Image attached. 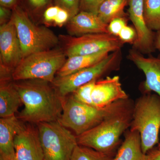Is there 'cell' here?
<instances>
[{
  "instance_id": "10",
  "label": "cell",
  "mask_w": 160,
  "mask_h": 160,
  "mask_svg": "<svg viewBox=\"0 0 160 160\" xmlns=\"http://www.w3.org/2000/svg\"><path fill=\"white\" fill-rule=\"evenodd\" d=\"M22 58L16 28L11 18L0 26V69L12 73Z\"/></svg>"
},
{
  "instance_id": "33",
  "label": "cell",
  "mask_w": 160,
  "mask_h": 160,
  "mask_svg": "<svg viewBox=\"0 0 160 160\" xmlns=\"http://www.w3.org/2000/svg\"><path fill=\"white\" fill-rule=\"evenodd\" d=\"M17 0H0L1 6L10 8L15 5Z\"/></svg>"
},
{
  "instance_id": "11",
  "label": "cell",
  "mask_w": 160,
  "mask_h": 160,
  "mask_svg": "<svg viewBox=\"0 0 160 160\" xmlns=\"http://www.w3.org/2000/svg\"><path fill=\"white\" fill-rule=\"evenodd\" d=\"M129 18L134 26L137 38L133 49L142 53H150L154 51L156 34L146 24L144 15L143 0H129Z\"/></svg>"
},
{
  "instance_id": "34",
  "label": "cell",
  "mask_w": 160,
  "mask_h": 160,
  "mask_svg": "<svg viewBox=\"0 0 160 160\" xmlns=\"http://www.w3.org/2000/svg\"><path fill=\"white\" fill-rule=\"evenodd\" d=\"M155 48L160 51V31L157 32L155 39Z\"/></svg>"
},
{
  "instance_id": "13",
  "label": "cell",
  "mask_w": 160,
  "mask_h": 160,
  "mask_svg": "<svg viewBox=\"0 0 160 160\" xmlns=\"http://www.w3.org/2000/svg\"><path fill=\"white\" fill-rule=\"evenodd\" d=\"M91 98L93 106L102 109L129 96L122 87L119 77L115 76L97 81Z\"/></svg>"
},
{
  "instance_id": "27",
  "label": "cell",
  "mask_w": 160,
  "mask_h": 160,
  "mask_svg": "<svg viewBox=\"0 0 160 160\" xmlns=\"http://www.w3.org/2000/svg\"><path fill=\"white\" fill-rule=\"evenodd\" d=\"M118 37L123 43H131L133 44L137 38L135 29L131 26H126L122 29Z\"/></svg>"
},
{
  "instance_id": "16",
  "label": "cell",
  "mask_w": 160,
  "mask_h": 160,
  "mask_svg": "<svg viewBox=\"0 0 160 160\" xmlns=\"http://www.w3.org/2000/svg\"><path fill=\"white\" fill-rule=\"evenodd\" d=\"M108 26L97 14L80 11L69 19L66 28L69 35L78 37L93 33H108Z\"/></svg>"
},
{
  "instance_id": "2",
  "label": "cell",
  "mask_w": 160,
  "mask_h": 160,
  "mask_svg": "<svg viewBox=\"0 0 160 160\" xmlns=\"http://www.w3.org/2000/svg\"><path fill=\"white\" fill-rule=\"evenodd\" d=\"M134 105L129 98L115 102L111 111L101 123L77 136L78 145L101 152H113L121 136L130 128Z\"/></svg>"
},
{
  "instance_id": "17",
  "label": "cell",
  "mask_w": 160,
  "mask_h": 160,
  "mask_svg": "<svg viewBox=\"0 0 160 160\" xmlns=\"http://www.w3.org/2000/svg\"><path fill=\"white\" fill-rule=\"evenodd\" d=\"M0 117L16 115L22 104L13 80H0Z\"/></svg>"
},
{
  "instance_id": "28",
  "label": "cell",
  "mask_w": 160,
  "mask_h": 160,
  "mask_svg": "<svg viewBox=\"0 0 160 160\" xmlns=\"http://www.w3.org/2000/svg\"><path fill=\"white\" fill-rule=\"evenodd\" d=\"M70 19V14L66 9L60 7L59 10L53 23L58 26H62L69 22Z\"/></svg>"
},
{
  "instance_id": "35",
  "label": "cell",
  "mask_w": 160,
  "mask_h": 160,
  "mask_svg": "<svg viewBox=\"0 0 160 160\" xmlns=\"http://www.w3.org/2000/svg\"><path fill=\"white\" fill-rule=\"evenodd\" d=\"M158 148L160 149V143H158Z\"/></svg>"
},
{
  "instance_id": "15",
  "label": "cell",
  "mask_w": 160,
  "mask_h": 160,
  "mask_svg": "<svg viewBox=\"0 0 160 160\" xmlns=\"http://www.w3.org/2000/svg\"><path fill=\"white\" fill-rule=\"evenodd\" d=\"M24 122L16 115L0 119V159L15 160V138L26 127Z\"/></svg>"
},
{
  "instance_id": "24",
  "label": "cell",
  "mask_w": 160,
  "mask_h": 160,
  "mask_svg": "<svg viewBox=\"0 0 160 160\" xmlns=\"http://www.w3.org/2000/svg\"><path fill=\"white\" fill-rule=\"evenodd\" d=\"M80 2L81 0H55L57 6L69 12L70 18L79 12Z\"/></svg>"
},
{
  "instance_id": "21",
  "label": "cell",
  "mask_w": 160,
  "mask_h": 160,
  "mask_svg": "<svg viewBox=\"0 0 160 160\" xmlns=\"http://www.w3.org/2000/svg\"><path fill=\"white\" fill-rule=\"evenodd\" d=\"M146 24L152 30L160 31V0H143Z\"/></svg>"
},
{
  "instance_id": "18",
  "label": "cell",
  "mask_w": 160,
  "mask_h": 160,
  "mask_svg": "<svg viewBox=\"0 0 160 160\" xmlns=\"http://www.w3.org/2000/svg\"><path fill=\"white\" fill-rule=\"evenodd\" d=\"M112 160H149L147 154L143 152L139 132L126 131L124 142Z\"/></svg>"
},
{
  "instance_id": "3",
  "label": "cell",
  "mask_w": 160,
  "mask_h": 160,
  "mask_svg": "<svg viewBox=\"0 0 160 160\" xmlns=\"http://www.w3.org/2000/svg\"><path fill=\"white\" fill-rule=\"evenodd\" d=\"M130 129L139 132L143 152L147 154L159 143L160 97L156 93L143 94L134 103Z\"/></svg>"
},
{
  "instance_id": "19",
  "label": "cell",
  "mask_w": 160,
  "mask_h": 160,
  "mask_svg": "<svg viewBox=\"0 0 160 160\" xmlns=\"http://www.w3.org/2000/svg\"><path fill=\"white\" fill-rule=\"evenodd\" d=\"M110 52L103 50L95 54L70 57L58 72L57 76H66L82 69L93 66L107 57Z\"/></svg>"
},
{
  "instance_id": "7",
  "label": "cell",
  "mask_w": 160,
  "mask_h": 160,
  "mask_svg": "<svg viewBox=\"0 0 160 160\" xmlns=\"http://www.w3.org/2000/svg\"><path fill=\"white\" fill-rule=\"evenodd\" d=\"M44 160H71L77 136L58 121L37 125Z\"/></svg>"
},
{
  "instance_id": "20",
  "label": "cell",
  "mask_w": 160,
  "mask_h": 160,
  "mask_svg": "<svg viewBox=\"0 0 160 160\" xmlns=\"http://www.w3.org/2000/svg\"><path fill=\"white\" fill-rule=\"evenodd\" d=\"M128 2L129 0H106L100 6L98 16L108 25L114 19L126 18L124 9Z\"/></svg>"
},
{
  "instance_id": "36",
  "label": "cell",
  "mask_w": 160,
  "mask_h": 160,
  "mask_svg": "<svg viewBox=\"0 0 160 160\" xmlns=\"http://www.w3.org/2000/svg\"><path fill=\"white\" fill-rule=\"evenodd\" d=\"M0 160H2V159H0Z\"/></svg>"
},
{
  "instance_id": "29",
  "label": "cell",
  "mask_w": 160,
  "mask_h": 160,
  "mask_svg": "<svg viewBox=\"0 0 160 160\" xmlns=\"http://www.w3.org/2000/svg\"><path fill=\"white\" fill-rule=\"evenodd\" d=\"M60 8L59 6H56L49 7L46 9L44 13L45 22L47 23L53 22Z\"/></svg>"
},
{
  "instance_id": "25",
  "label": "cell",
  "mask_w": 160,
  "mask_h": 160,
  "mask_svg": "<svg viewBox=\"0 0 160 160\" xmlns=\"http://www.w3.org/2000/svg\"><path fill=\"white\" fill-rule=\"evenodd\" d=\"M106 0H81L80 11H85L97 14L100 6Z\"/></svg>"
},
{
  "instance_id": "30",
  "label": "cell",
  "mask_w": 160,
  "mask_h": 160,
  "mask_svg": "<svg viewBox=\"0 0 160 160\" xmlns=\"http://www.w3.org/2000/svg\"><path fill=\"white\" fill-rule=\"evenodd\" d=\"M12 12L9 8L0 6V25H2L11 19Z\"/></svg>"
},
{
  "instance_id": "32",
  "label": "cell",
  "mask_w": 160,
  "mask_h": 160,
  "mask_svg": "<svg viewBox=\"0 0 160 160\" xmlns=\"http://www.w3.org/2000/svg\"><path fill=\"white\" fill-rule=\"evenodd\" d=\"M149 160H160V149H152L147 153Z\"/></svg>"
},
{
  "instance_id": "4",
  "label": "cell",
  "mask_w": 160,
  "mask_h": 160,
  "mask_svg": "<svg viewBox=\"0 0 160 160\" xmlns=\"http://www.w3.org/2000/svg\"><path fill=\"white\" fill-rule=\"evenodd\" d=\"M66 56L62 49L55 48L29 55L22 59L12 72V80L39 79L52 83L66 62Z\"/></svg>"
},
{
  "instance_id": "9",
  "label": "cell",
  "mask_w": 160,
  "mask_h": 160,
  "mask_svg": "<svg viewBox=\"0 0 160 160\" xmlns=\"http://www.w3.org/2000/svg\"><path fill=\"white\" fill-rule=\"evenodd\" d=\"M60 42L68 58L95 54L103 50L112 52L121 49L124 43L118 37L110 33H93L74 37L61 35Z\"/></svg>"
},
{
  "instance_id": "8",
  "label": "cell",
  "mask_w": 160,
  "mask_h": 160,
  "mask_svg": "<svg viewBox=\"0 0 160 160\" xmlns=\"http://www.w3.org/2000/svg\"><path fill=\"white\" fill-rule=\"evenodd\" d=\"M121 49L112 52L97 64L66 76L56 77L51 83L61 98L66 97L78 88L119 68Z\"/></svg>"
},
{
  "instance_id": "5",
  "label": "cell",
  "mask_w": 160,
  "mask_h": 160,
  "mask_svg": "<svg viewBox=\"0 0 160 160\" xmlns=\"http://www.w3.org/2000/svg\"><path fill=\"white\" fill-rule=\"evenodd\" d=\"M11 19L16 28L22 58L35 52L53 49L60 42L58 37L51 29L36 25L19 7L13 8Z\"/></svg>"
},
{
  "instance_id": "23",
  "label": "cell",
  "mask_w": 160,
  "mask_h": 160,
  "mask_svg": "<svg viewBox=\"0 0 160 160\" xmlns=\"http://www.w3.org/2000/svg\"><path fill=\"white\" fill-rule=\"evenodd\" d=\"M96 82L97 81H92L81 86L72 93V96L75 100L80 102L93 106L91 95Z\"/></svg>"
},
{
  "instance_id": "26",
  "label": "cell",
  "mask_w": 160,
  "mask_h": 160,
  "mask_svg": "<svg viewBox=\"0 0 160 160\" xmlns=\"http://www.w3.org/2000/svg\"><path fill=\"white\" fill-rule=\"evenodd\" d=\"M127 22L126 18H118L114 19L108 24V32L115 36H118L122 29L127 26Z\"/></svg>"
},
{
  "instance_id": "1",
  "label": "cell",
  "mask_w": 160,
  "mask_h": 160,
  "mask_svg": "<svg viewBox=\"0 0 160 160\" xmlns=\"http://www.w3.org/2000/svg\"><path fill=\"white\" fill-rule=\"evenodd\" d=\"M24 108L18 118L38 125L58 121L62 111V99L51 83L44 80L13 81Z\"/></svg>"
},
{
  "instance_id": "14",
  "label": "cell",
  "mask_w": 160,
  "mask_h": 160,
  "mask_svg": "<svg viewBox=\"0 0 160 160\" xmlns=\"http://www.w3.org/2000/svg\"><path fill=\"white\" fill-rule=\"evenodd\" d=\"M15 160H44L38 127L26 126L15 138Z\"/></svg>"
},
{
  "instance_id": "22",
  "label": "cell",
  "mask_w": 160,
  "mask_h": 160,
  "mask_svg": "<svg viewBox=\"0 0 160 160\" xmlns=\"http://www.w3.org/2000/svg\"><path fill=\"white\" fill-rule=\"evenodd\" d=\"M113 152H101L94 149L78 145L75 148L71 160H112Z\"/></svg>"
},
{
  "instance_id": "12",
  "label": "cell",
  "mask_w": 160,
  "mask_h": 160,
  "mask_svg": "<svg viewBox=\"0 0 160 160\" xmlns=\"http://www.w3.org/2000/svg\"><path fill=\"white\" fill-rule=\"evenodd\" d=\"M127 57L145 75L146 80L141 88L143 94L154 92L160 97V54L146 57L132 48Z\"/></svg>"
},
{
  "instance_id": "31",
  "label": "cell",
  "mask_w": 160,
  "mask_h": 160,
  "mask_svg": "<svg viewBox=\"0 0 160 160\" xmlns=\"http://www.w3.org/2000/svg\"><path fill=\"white\" fill-rule=\"evenodd\" d=\"M50 0H29V2L32 7L40 8L44 7L49 3Z\"/></svg>"
},
{
  "instance_id": "6",
  "label": "cell",
  "mask_w": 160,
  "mask_h": 160,
  "mask_svg": "<svg viewBox=\"0 0 160 160\" xmlns=\"http://www.w3.org/2000/svg\"><path fill=\"white\" fill-rule=\"evenodd\" d=\"M62 111L58 121L77 136L101 123L113 108L115 102L104 108L80 102L72 96L62 99Z\"/></svg>"
}]
</instances>
